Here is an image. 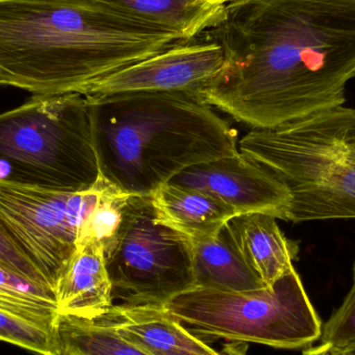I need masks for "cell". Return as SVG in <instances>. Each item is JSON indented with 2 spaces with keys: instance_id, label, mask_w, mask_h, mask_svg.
Instances as JSON below:
<instances>
[{
  "instance_id": "6",
  "label": "cell",
  "mask_w": 355,
  "mask_h": 355,
  "mask_svg": "<svg viewBox=\"0 0 355 355\" xmlns=\"http://www.w3.org/2000/svg\"><path fill=\"white\" fill-rule=\"evenodd\" d=\"M196 337L257 343L277 349L311 347L322 322L295 268L270 287L246 292L196 289L164 304Z\"/></svg>"
},
{
  "instance_id": "3",
  "label": "cell",
  "mask_w": 355,
  "mask_h": 355,
  "mask_svg": "<svg viewBox=\"0 0 355 355\" xmlns=\"http://www.w3.org/2000/svg\"><path fill=\"white\" fill-rule=\"evenodd\" d=\"M87 99L100 174L129 196H150L191 166L239 153L237 132L198 94Z\"/></svg>"
},
{
  "instance_id": "5",
  "label": "cell",
  "mask_w": 355,
  "mask_h": 355,
  "mask_svg": "<svg viewBox=\"0 0 355 355\" xmlns=\"http://www.w3.org/2000/svg\"><path fill=\"white\" fill-rule=\"evenodd\" d=\"M100 175L85 96L33 95L0 114V179L79 192Z\"/></svg>"
},
{
  "instance_id": "25",
  "label": "cell",
  "mask_w": 355,
  "mask_h": 355,
  "mask_svg": "<svg viewBox=\"0 0 355 355\" xmlns=\"http://www.w3.org/2000/svg\"><path fill=\"white\" fill-rule=\"evenodd\" d=\"M202 1L208 2V3L215 4V6H227L232 0H202Z\"/></svg>"
},
{
  "instance_id": "1",
  "label": "cell",
  "mask_w": 355,
  "mask_h": 355,
  "mask_svg": "<svg viewBox=\"0 0 355 355\" xmlns=\"http://www.w3.org/2000/svg\"><path fill=\"white\" fill-rule=\"evenodd\" d=\"M205 35L225 64L198 96L252 129L345 105L355 77V0H232Z\"/></svg>"
},
{
  "instance_id": "21",
  "label": "cell",
  "mask_w": 355,
  "mask_h": 355,
  "mask_svg": "<svg viewBox=\"0 0 355 355\" xmlns=\"http://www.w3.org/2000/svg\"><path fill=\"white\" fill-rule=\"evenodd\" d=\"M352 273V289L343 304L322 325V333L319 339L321 344H329L340 350L355 343V261Z\"/></svg>"
},
{
  "instance_id": "7",
  "label": "cell",
  "mask_w": 355,
  "mask_h": 355,
  "mask_svg": "<svg viewBox=\"0 0 355 355\" xmlns=\"http://www.w3.org/2000/svg\"><path fill=\"white\" fill-rule=\"evenodd\" d=\"M106 266L112 298L164 306L196 289L189 238L160 223L151 196H130Z\"/></svg>"
},
{
  "instance_id": "26",
  "label": "cell",
  "mask_w": 355,
  "mask_h": 355,
  "mask_svg": "<svg viewBox=\"0 0 355 355\" xmlns=\"http://www.w3.org/2000/svg\"><path fill=\"white\" fill-rule=\"evenodd\" d=\"M343 355H355V343L342 350Z\"/></svg>"
},
{
  "instance_id": "14",
  "label": "cell",
  "mask_w": 355,
  "mask_h": 355,
  "mask_svg": "<svg viewBox=\"0 0 355 355\" xmlns=\"http://www.w3.org/2000/svg\"><path fill=\"white\" fill-rule=\"evenodd\" d=\"M150 196L158 220L191 241L214 237L233 217L238 216L213 196L171 182Z\"/></svg>"
},
{
  "instance_id": "8",
  "label": "cell",
  "mask_w": 355,
  "mask_h": 355,
  "mask_svg": "<svg viewBox=\"0 0 355 355\" xmlns=\"http://www.w3.org/2000/svg\"><path fill=\"white\" fill-rule=\"evenodd\" d=\"M105 182L100 175L91 189L64 192L0 179V218L54 292Z\"/></svg>"
},
{
  "instance_id": "13",
  "label": "cell",
  "mask_w": 355,
  "mask_h": 355,
  "mask_svg": "<svg viewBox=\"0 0 355 355\" xmlns=\"http://www.w3.org/2000/svg\"><path fill=\"white\" fill-rule=\"evenodd\" d=\"M277 219L264 213H250L227 223L242 256L267 287L294 268L300 252L298 242L286 237Z\"/></svg>"
},
{
  "instance_id": "17",
  "label": "cell",
  "mask_w": 355,
  "mask_h": 355,
  "mask_svg": "<svg viewBox=\"0 0 355 355\" xmlns=\"http://www.w3.org/2000/svg\"><path fill=\"white\" fill-rule=\"evenodd\" d=\"M56 337L60 355H150L95 320L60 315Z\"/></svg>"
},
{
  "instance_id": "19",
  "label": "cell",
  "mask_w": 355,
  "mask_h": 355,
  "mask_svg": "<svg viewBox=\"0 0 355 355\" xmlns=\"http://www.w3.org/2000/svg\"><path fill=\"white\" fill-rule=\"evenodd\" d=\"M129 198V194L106 180L97 204L81 227L77 246L95 242L104 248L106 256L116 241Z\"/></svg>"
},
{
  "instance_id": "18",
  "label": "cell",
  "mask_w": 355,
  "mask_h": 355,
  "mask_svg": "<svg viewBox=\"0 0 355 355\" xmlns=\"http://www.w3.org/2000/svg\"><path fill=\"white\" fill-rule=\"evenodd\" d=\"M0 309L56 331L60 314L55 293L1 268Z\"/></svg>"
},
{
  "instance_id": "12",
  "label": "cell",
  "mask_w": 355,
  "mask_h": 355,
  "mask_svg": "<svg viewBox=\"0 0 355 355\" xmlns=\"http://www.w3.org/2000/svg\"><path fill=\"white\" fill-rule=\"evenodd\" d=\"M55 295L60 315L96 320L110 311L114 304L112 286L100 244L87 242L77 246Z\"/></svg>"
},
{
  "instance_id": "22",
  "label": "cell",
  "mask_w": 355,
  "mask_h": 355,
  "mask_svg": "<svg viewBox=\"0 0 355 355\" xmlns=\"http://www.w3.org/2000/svg\"><path fill=\"white\" fill-rule=\"evenodd\" d=\"M0 268L17 277H22L31 283L53 291L48 285L45 277L19 248L1 218H0Z\"/></svg>"
},
{
  "instance_id": "10",
  "label": "cell",
  "mask_w": 355,
  "mask_h": 355,
  "mask_svg": "<svg viewBox=\"0 0 355 355\" xmlns=\"http://www.w3.org/2000/svg\"><path fill=\"white\" fill-rule=\"evenodd\" d=\"M170 182L205 192L237 215L264 213L286 221L291 202L281 180L240 152L196 164Z\"/></svg>"
},
{
  "instance_id": "16",
  "label": "cell",
  "mask_w": 355,
  "mask_h": 355,
  "mask_svg": "<svg viewBox=\"0 0 355 355\" xmlns=\"http://www.w3.org/2000/svg\"><path fill=\"white\" fill-rule=\"evenodd\" d=\"M121 12L174 31L183 41L198 39L218 26L225 6L202 0H98Z\"/></svg>"
},
{
  "instance_id": "9",
  "label": "cell",
  "mask_w": 355,
  "mask_h": 355,
  "mask_svg": "<svg viewBox=\"0 0 355 355\" xmlns=\"http://www.w3.org/2000/svg\"><path fill=\"white\" fill-rule=\"evenodd\" d=\"M223 64V48L204 33L110 75L94 85L85 97L141 92L198 95L216 78Z\"/></svg>"
},
{
  "instance_id": "23",
  "label": "cell",
  "mask_w": 355,
  "mask_h": 355,
  "mask_svg": "<svg viewBox=\"0 0 355 355\" xmlns=\"http://www.w3.org/2000/svg\"><path fill=\"white\" fill-rule=\"evenodd\" d=\"M302 355H343L342 350L329 345V344H320L316 347H309L304 350Z\"/></svg>"
},
{
  "instance_id": "11",
  "label": "cell",
  "mask_w": 355,
  "mask_h": 355,
  "mask_svg": "<svg viewBox=\"0 0 355 355\" xmlns=\"http://www.w3.org/2000/svg\"><path fill=\"white\" fill-rule=\"evenodd\" d=\"M95 321L150 355H225L190 333L164 306L114 304Z\"/></svg>"
},
{
  "instance_id": "20",
  "label": "cell",
  "mask_w": 355,
  "mask_h": 355,
  "mask_svg": "<svg viewBox=\"0 0 355 355\" xmlns=\"http://www.w3.org/2000/svg\"><path fill=\"white\" fill-rule=\"evenodd\" d=\"M0 341L37 355H60L56 331L0 309Z\"/></svg>"
},
{
  "instance_id": "2",
  "label": "cell",
  "mask_w": 355,
  "mask_h": 355,
  "mask_svg": "<svg viewBox=\"0 0 355 355\" xmlns=\"http://www.w3.org/2000/svg\"><path fill=\"white\" fill-rule=\"evenodd\" d=\"M183 40L98 0H0V87L78 94Z\"/></svg>"
},
{
  "instance_id": "24",
  "label": "cell",
  "mask_w": 355,
  "mask_h": 355,
  "mask_svg": "<svg viewBox=\"0 0 355 355\" xmlns=\"http://www.w3.org/2000/svg\"><path fill=\"white\" fill-rule=\"evenodd\" d=\"M223 352L225 355H248V343L230 342L225 344Z\"/></svg>"
},
{
  "instance_id": "15",
  "label": "cell",
  "mask_w": 355,
  "mask_h": 355,
  "mask_svg": "<svg viewBox=\"0 0 355 355\" xmlns=\"http://www.w3.org/2000/svg\"><path fill=\"white\" fill-rule=\"evenodd\" d=\"M191 242L196 289L246 292L267 287L242 256L227 223L214 237Z\"/></svg>"
},
{
  "instance_id": "4",
  "label": "cell",
  "mask_w": 355,
  "mask_h": 355,
  "mask_svg": "<svg viewBox=\"0 0 355 355\" xmlns=\"http://www.w3.org/2000/svg\"><path fill=\"white\" fill-rule=\"evenodd\" d=\"M238 150L291 194L286 221L355 219V108L342 105L272 129H252Z\"/></svg>"
}]
</instances>
